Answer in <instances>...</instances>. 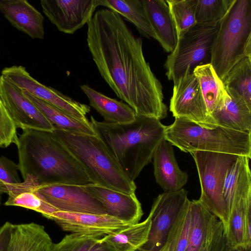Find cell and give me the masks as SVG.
<instances>
[{
    "instance_id": "6da1fadb",
    "label": "cell",
    "mask_w": 251,
    "mask_h": 251,
    "mask_svg": "<svg viewBox=\"0 0 251 251\" xmlns=\"http://www.w3.org/2000/svg\"><path fill=\"white\" fill-rule=\"evenodd\" d=\"M87 24L88 49L102 78L136 117L161 120L167 116L161 82L143 51V42L119 14L97 11Z\"/></svg>"
},
{
    "instance_id": "7a4b0ae2",
    "label": "cell",
    "mask_w": 251,
    "mask_h": 251,
    "mask_svg": "<svg viewBox=\"0 0 251 251\" xmlns=\"http://www.w3.org/2000/svg\"><path fill=\"white\" fill-rule=\"evenodd\" d=\"M19 170L37 185L92 183L81 166L52 131L26 128L18 137Z\"/></svg>"
},
{
    "instance_id": "3957f363",
    "label": "cell",
    "mask_w": 251,
    "mask_h": 251,
    "mask_svg": "<svg viewBox=\"0 0 251 251\" xmlns=\"http://www.w3.org/2000/svg\"><path fill=\"white\" fill-rule=\"evenodd\" d=\"M90 122L120 168L133 181L165 139L166 126L154 118L136 117L131 122L113 124L91 116Z\"/></svg>"
},
{
    "instance_id": "277c9868",
    "label": "cell",
    "mask_w": 251,
    "mask_h": 251,
    "mask_svg": "<svg viewBox=\"0 0 251 251\" xmlns=\"http://www.w3.org/2000/svg\"><path fill=\"white\" fill-rule=\"evenodd\" d=\"M55 137L81 166L92 183L127 194L136 186L120 168L98 135L54 129Z\"/></svg>"
},
{
    "instance_id": "5b68a950",
    "label": "cell",
    "mask_w": 251,
    "mask_h": 251,
    "mask_svg": "<svg viewBox=\"0 0 251 251\" xmlns=\"http://www.w3.org/2000/svg\"><path fill=\"white\" fill-rule=\"evenodd\" d=\"M165 139L181 151H209L251 158V133L220 126H201L186 119L175 118L166 126Z\"/></svg>"
},
{
    "instance_id": "8992f818",
    "label": "cell",
    "mask_w": 251,
    "mask_h": 251,
    "mask_svg": "<svg viewBox=\"0 0 251 251\" xmlns=\"http://www.w3.org/2000/svg\"><path fill=\"white\" fill-rule=\"evenodd\" d=\"M251 57V0H234L219 23L210 63L223 81L239 61Z\"/></svg>"
},
{
    "instance_id": "52a82bcc",
    "label": "cell",
    "mask_w": 251,
    "mask_h": 251,
    "mask_svg": "<svg viewBox=\"0 0 251 251\" xmlns=\"http://www.w3.org/2000/svg\"><path fill=\"white\" fill-rule=\"evenodd\" d=\"M190 153L195 162L201 184L199 200L222 222L225 232L228 219L223 196L224 184L229 168L238 156L201 151Z\"/></svg>"
},
{
    "instance_id": "ba28073f",
    "label": "cell",
    "mask_w": 251,
    "mask_h": 251,
    "mask_svg": "<svg viewBox=\"0 0 251 251\" xmlns=\"http://www.w3.org/2000/svg\"><path fill=\"white\" fill-rule=\"evenodd\" d=\"M219 26L196 24L178 38L175 49L164 64L169 80L174 83L196 67L210 63L211 47Z\"/></svg>"
},
{
    "instance_id": "9c48e42d",
    "label": "cell",
    "mask_w": 251,
    "mask_h": 251,
    "mask_svg": "<svg viewBox=\"0 0 251 251\" xmlns=\"http://www.w3.org/2000/svg\"><path fill=\"white\" fill-rule=\"evenodd\" d=\"M188 192H164L154 201L149 213L151 225L147 242L137 251H160L176 217L189 200Z\"/></svg>"
},
{
    "instance_id": "30bf717a",
    "label": "cell",
    "mask_w": 251,
    "mask_h": 251,
    "mask_svg": "<svg viewBox=\"0 0 251 251\" xmlns=\"http://www.w3.org/2000/svg\"><path fill=\"white\" fill-rule=\"evenodd\" d=\"M1 75L22 91L27 92L76 119L85 122L89 121L86 118L90 111L89 106L41 84L33 78L25 67L21 66L6 67L2 70Z\"/></svg>"
},
{
    "instance_id": "8fae6325",
    "label": "cell",
    "mask_w": 251,
    "mask_h": 251,
    "mask_svg": "<svg viewBox=\"0 0 251 251\" xmlns=\"http://www.w3.org/2000/svg\"><path fill=\"white\" fill-rule=\"evenodd\" d=\"M33 191L59 211L107 215L102 204L83 186L35 185Z\"/></svg>"
},
{
    "instance_id": "7c38bea8",
    "label": "cell",
    "mask_w": 251,
    "mask_h": 251,
    "mask_svg": "<svg viewBox=\"0 0 251 251\" xmlns=\"http://www.w3.org/2000/svg\"><path fill=\"white\" fill-rule=\"evenodd\" d=\"M0 100L16 128L53 131L50 121L23 91L2 75L0 76Z\"/></svg>"
},
{
    "instance_id": "4fadbf2b",
    "label": "cell",
    "mask_w": 251,
    "mask_h": 251,
    "mask_svg": "<svg viewBox=\"0 0 251 251\" xmlns=\"http://www.w3.org/2000/svg\"><path fill=\"white\" fill-rule=\"evenodd\" d=\"M170 110L175 118H181L206 126L209 116L199 82L193 72L174 83Z\"/></svg>"
},
{
    "instance_id": "5bb4252c",
    "label": "cell",
    "mask_w": 251,
    "mask_h": 251,
    "mask_svg": "<svg viewBox=\"0 0 251 251\" xmlns=\"http://www.w3.org/2000/svg\"><path fill=\"white\" fill-rule=\"evenodd\" d=\"M40 3L59 31L72 34L88 23L100 0H41Z\"/></svg>"
},
{
    "instance_id": "9a60e30c",
    "label": "cell",
    "mask_w": 251,
    "mask_h": 251,
    "mask_svg": "<svg viewBox=\"0 0 251 251\" xmlns=\"http://www.w3.org/2000/svg\"><path fill=\"white\" fill-rule=\"evenodd\" d=\"M49 219L54 221L63 231L100 237L130 225L108 215L92 213L58 211Z\"/></svg>"
},
{
    "instance_id": "2e32d148",
    "label": "cell",
    "mask_w": 251,
    "mask_h": 251,
    "mask_svg": "<svg viewBox=\"0 0 251 251\" xmlns=\"http://www.w3.org/2000/svg\"><path fill=\"white\" fill-rule=\"evenodd\" d=\"M83 187L102 204L107 215L130 225L141 219L143 212L135 194H127L93 183Z\"/></svg>"
},
{
    "instance_id": "e0dca14e",
    "label": "cell",
    "mask_w": 251,
    "mask_h": 251,
    "mask_svg": "<svg viewBox=\"0 0 251 251\" xmlns=\"http://www.w3.org/2000/svg\"><path fill=\"white\" fill-rule=\"evenodd\" d=\"M154 176L156 182L165 192L180 190L187 183L188 176L179 168L173 145L163 139L152 157Z\"/></svg>"
},
{
    "instance_id": "ac0fdd59",
    "label": "cell",
    "mask_w": 251,
    "mask_h": 251,
    "mask_svg": "<svg viewBox=\"0 0 251 251\" xmlns=\"http://www.w3.org/2000/svg\"><path fill=\"white\" fill-rule=\"evenodd\" d=\"M0 11L16 28L33 39L44 38V18L25 0H0Z\"/></svg>"
},
{
    "instance_id": "d6986e66",
    "label": "cell",
    "mask_w": 251,
    "mask_h": 251,
    "mask_svg": "<svg viewBox=\"0 0 251 251\" xmlns=\"http://www.w3.org/2000/svg\"><path fill=\"white\" fill-rule=\"evenodd\" d=\"M154 39L167 52L175 49L178 35L169 6L164 0H143Z\"/></svg>"
},
{
    "instance_id": "ffe728a7",
    "label": "cell",
    "mask_w": 251,
    "mask_h": 251,
    "mask_svg": "<svg viewBox=\"0 0 251 251\" xmlns=\"http://www.w3.org/2000/svg\"><path fill=\"white\" fill-rule=\"evenodd\" d=\"M215 126L251 133V108L245 103L230 97L226 91L205 127Z\"/></svg>"
},
{
    "instance_id": "44dd1931",
    "label": "cell",
    "mask_w": 251,
    "mask_h": 251,
    "mask_svg": "<svg viewBox=\"0 0 251 251\" xmlns=\"http://www.w3.org/2000/svg\"><path fill=\"white\" fill-rule=\"evenodd\" d=\"M250 159L247 156H238L226 173L223 196L228 219L233 203L251 194Z\"/></svg>"
},
{
    "instance_id": "7402d4cb",
    "label": "cell",
    "mask_w": 251,
    "mask_h": 251,
    "mask_svg": "<svg viewBox=\"0 0 251 251\" xmlns=\"http://www.w3.org/2000/svg\"><path fill=\"white\" fill-rule=\"evenodd\" d=\"M52 240L44 227L39 224H13L8 251H50Z\"/></svg>"
},
{
    "instance_id": "603a6c76",
    "label": "cell",
    "mask_w": 251,
    "mask_h": 251,
    "mask_svg": "<svg viewBox=\"0 0 251 251\" xmlns=\"http://www.w3.org/2000/svg\"><path fill=\"white\" fill-rule=\"evenodd\" d=\"M80 88L87 96L90 105L103 118L105 122L124 123L133 121L136 117L134 110L127 104L109 98L87 85Z\"/></svg>"
},
{
    "instance_id": "cb8c5ba5",
    "label": "cell",
    "mask_w": 251,
    "mask_h": 251,
    "mask_svg": "<svg viewBox=\"0 0 251 251\" xmlns=\"http://www.w3.org/2000/svg\"><path fill=\"white\" fill-rule=\"evenodd\" d=\"M25 96L40 110L53 127L71 133L96 135L89 121L80 120L67 112L23 91Z\"/></svg>"
},
{
    "instance_id": "d4e9b609",
    "label": "cell",
    "mask_w": 251,
    "mask_h": 251,
    "mask_svg": "<svg viewBox=\"0 0 251 251\" xmlns=\"http://www.w3.org/2000/svg\"><path fill=\"white\" fill-rule=\"evenodd\" d=\"M222 82L230 97L251 108V57H245L237 62Z\"/></svg>"
},
{
    "instance_id": "484cf974",
    "label": "cell",
    "mask_w": 251,
    "mask_h": 251,
    "mask_svg": "<svg viewBox=\"0 0 251 251\" xmlns=\"http://www.w3.org/2000/svg\"><path fill=\"white\" fill-rule=\"evenodd\" d=\"M151 225L149 215L144 221L105 235L101 239L115 251H137L147 242Z\"/></svg>"
},
{
    "instance_id": "4316f807",
    "label": "cell",
    "mask_w": 251,
    "mask_h": 251,
    "mask_svg": "<svg viewBox=\"0 0 251 251\" xmlns=\"http://www.w3.org/2000/svg\"><path fill=\"white\" fill-rule=\"evenodd\" d=\"M100 6L117 12L131 22L142 36L154 39L143 0H100Z\"/></svg>"
},
{
    "instance_id": "83f0119b",
    "label": "cell",
    "mask_w": 251,
    "mask_h": 251,
    "mask_svg": "<svg viewBox=\"0 0 251 251\" xmlns=\"http://www.w3.org/2000/svg\"><path fill=\"white\" fill-rule=\"evenodd\" d=\"M193 72L199 80L210 117L226 92L223 82L210 63L198 66Z\"/></svg>"
},
{
    "instance_id": "f1b7e54d",
    "label": "cell",
    "mask_w": 251,
    "mask_h": 251,
    "mask_svg": "<svg viewBox=\"0 0 251 251\" xmlns=\"http://www.w3.org/2000/svg\"><path fill=\"white\" fill-rule=\"evenodd\" d=\"M191 222L185 251H199L205 240L214 217L199 201H190Z\"/></svg>"
},
{
    "instance_id": "f546056e",
    "label": "cell",
    "mask_w": 251,
    "mask_h": 251,
    "mask_svg": "<svg viewBox=\"0 0 251 251\" xmlns=\"http://www.w3.org/2000/svg\"><path fill=\"white\" fill-rule=\"evenodd\" d=\"M251 210V194L237 200L232 207L228 225L225 231L227 247L246 245L245 243L246 215Z\"/></svg>"
},
{
    "instance_id": "4dcf8cb0",
    "label": "cell",
    "mask_w": 251,
    "mask_h": 251,
    "mask_svg": "<svg viewBox=\"0 0 251 251\" xmlns=\"http://www.w3.org/2000/svg\"><path fill=\"white\" fill-rule=\"evenodd\" d=\"M191 222L190 200L185 204L172 226L164 251H185L187 248Z\"/></svg>"
},
{
    "instance_id": "1f68e13d",
    "label": "cell",
    "mask_w": 251,
    "mask_h": 251,
    "mask_svg": "<svg viewBox=\"0 0 251 251\" xmlns=\"http://www.w3.org/2000/svg\"><path fill=\"white\" fill-rule=\"evenodd\" d=\"M234 0H196V24L204 26L219 25Z\"/></svg>"
},
{
    "instance_id": "d6a6232c",
    "label": "cell",
    "mask_w": 251,
    "mask_h": 251,
    "mask_svg": "<svg viewBox=\"0 0 251 251\" xmlns=\"http://www.w3.org/2000/svg\"><path fill=\"white\" fill-rule=\"evenodd\" d=\"M166 1L169 6L179 38L196 25V0H167Z\"/></svg>"
},
{
    "instance_id": "836d02e7",
    "label": "cell",
    "mask_w": 251,
    "mask_h": 251,
    "mask_svg": "<svg viewBox=\"0 0 251 251\" xmlns=\"http://www.w3.org/2000/svg\"><path fill=\"white\" fill-rule=\"evenodd\" d=\"M102 237L79 233L67 234L58 243L52 244L50 251H89Z\"/></svg>"
},
{
    "instance_id": "e575fe53",
    "label": "cell",
    "mask_w": 251,
    "mask_h": 251,
    "mask_svg": "<svg viewBox=\"0 0 251 251\" xmlns=\"http://www.w3.org/2000/svg\"><path fill=\"white\" fill-rule=\"evenodd\" d=\"M226 245L223 225L214 217L207 237L199 251H224Z\"/></svg>"
},
{
    "instance_id": "d590c367",
    "label": "cell",
    "mask_w": 251,
    "mask_h": 251,
    "mask_svg": "<svg viewBox=\"0 0 251 251\" xmlns=\"http://www.w3.org/2000/svg\"><path fill=\"white\" fill-rule=\"evenodd\" d=\"M18 171V164L4 156L0 157V194H7L10 184L22 182Z\"/></svg>"
},
{
    "instance_id": "8d00e7d4",
    "label": "cell",
    "mask_w": 251,
    "mask_h": 251,
    "mask_svg": "<svg viewBox=\"0 0 251 251\" xmlns=\"http://www.w3.org/2000/svg\"><path fill=\"white\" fill-rule=\"evenodd\" d=\"M18 139L14 123L0 100V148L16 144Z\"/></svg>"
},
{
    "instance_id": "74e56055",
    "label": "cell",
    "mask_w": 251,
    "mask_h": 251,
    "mask_svg": "<svg viewBox=\"0 0 251 251\" xmlns=\"http://www.w3.org/2000/svg\"><path fill=\"white\" fill-rule=\"evenodd\" d=\"M12 226V224L7 222L0 228V251H8Z\"/></svg>"
},
{
    "instance_id": "f35d334b",
    "label": "cell",
    "mask_w": 251,
    "mask_h": 251,
    "mask_svg": "<svg viewBox=\"0 0 251 251\" xmlns=\"http://www.w3.org/2000/svg\"><path fill=\"white\" fill-rule=\"evenodd\" d=\"M89 251H115V250L108 244L103 241L101 238Z\"/></svg>"
},
{
    "instance_id": "ab89813d",
    "label": "cell",
    "mask_w": 251,
    "mask_h": 251,
    "mask_svg": "<svg viewBox=\"0 0 251 251\" xmlns=\"http://www.w3.org/2000/svg\"><path fill=\"white\" fill-rule=\"evenodd\" d=\"M224 251H251V245H241L234 247H229L226 245Z\"/></svg>"
},
{
    "instance_id": "60d3db41",
    "label": "cell",
    "mask_w": 251,
    "mask_h": 251,
    "mask_svg": "<svg viewBox=\"0 0 251 251\" xmlns=\"http://www.w3.org/2000/svg\"><path fill=\"white\" fill-rule=\"evenodd\" d=\"M1 195L0 194V205L1 204Z\"/></svg>"
},
{
    "instance_id": "b9f144b4",
    "label": "cell",
    "mask_w": 251,
    "mask_h": 251,
    "mask_svg": "<svg viewBox=\"0 0 251 251\" xmlns=\"http://www.w3.org/2000/svg\"><path fill=\"white\" fill-rule=\"evenodd\" d=\"M160 251H164L163 249H162Z\"/></svg>"
}]
</instances>
